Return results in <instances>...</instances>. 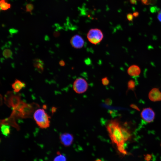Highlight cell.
Returning a JSON list of instances; mask_svg holds the SVG:
<instances>
[{
	"mask_svg": "<svg viewBox=\"0 0 161 161\" xmlns=\"http://www.w3.org/2000/svg\"><path fill=\"white\" fill-rule=\"evenodd\" d=\"M106 128L112 142L117 146V148L124 146L125 142L123 139L121 131V126L116 119L108 121Z\"/></svg>",
	"mask_w": 161,
	"mask_h": 161,
	"instance_id": "cell-1",
	"label": "cell"
},
{
	"mask_svg": "<svg viewBox=\"0 0 161 161\" xmlns=\"http://www.w3.org/2000/svg\"><path fill=\"white\" fill-rule=\"evenodd\" d=\"M13 109L12 115L25 118L30 116L34 110V107L32 104H27L21 101L17 106Z\"/></svg>",
	"mask_w": 161,
	"mask_h": 161,
	"instance_id": "cell-2",
	"label": "cell"
},
{
	"mask_svg": "<svg viewBox=\"0 0 161 161\" xmlns=\"http://www.w3.org/2000/svg\"><path fill=\"white\" fill-rule=\"evenodd\" d=\"M33 118L40 128L46 129L49 126L50 117L43 109H37L34 113Z\"/></svg>",
	"mask_w": 161,
	"mask_h": 161,
	"instance_id": "cell-3",
	"label": "cell"
},
{
	"mask_svg": "<svg viewBox=\"0 0 161 161\" xmlns=\"http://www.w3.org/2000/svg\"><path fill=\"white\" fill-rule=\"evenodd\" d=\"M104 37L102 31L97 28H92L89 30L87 34V38L91 44L96 45L100 43Z\"/></svg>",
	"mask_w": 161,
	"mask_h": 161,
	"instance_id": "cell-4",
	"label": "cell"
},
{
	"mask_svg": "<svg viewBox=\"0 0 161 161\" xmlns=\"http://www.w3.org/2000/svg\"><path fill=\"white\" fill-rule=\"evenodd\" d=\"M88 88V84L84 78L79 77L74 81L73 84V89L76 93L82 94L85 92Z\"/></svg>",
	"mask_w": 161,
	"mask_h": 161,
	"instance_id": "cell-5",
	"label": "cell"
},
{
	"mask_svg": "<svg viewBox=\"0 0 161 161\" xmlns=\"http://www.w3.org/2000/svg\"><path fill=\"white\" fill-rule=\"evenodd\" d=\"M155 117V113L153 109L150 108H146L143 109L141 113V117L143 120L147 123L152 122Z\"/></svg>",
	"mask_w": 161,
	"mask_h": 161,
	"instance_id": "cell-6",
	"label": "cell"
},
{
	"mask_svg": "<svg viewBox=\"0 0 161 161\" xmlns=\"http://www.w3.org/2000/svg\"><path fill=\"white\" fill-rule=\"evenodd\" d=\"M59 139L60 143L65 147L70 146L74 141L73 135L69 133H61L60 135Z\"/></svg>",
	"mask_w": 161,
	"mask_h": 161,
	"instance_id": "cell-7",
	"label": "cell"
},
{
	"mask_svg": "<svg viewBox=\"0 0 161 161\" xmlns=\"http://www.w3.org/2000/svg\"><path fill=\"white\" fill-rule=\"evenodd\" d=\"M70 42L72 46L76 49L82 48L85 43L83 38L78 34H76L72 36L70 40Z\"/></svg>",
	"mask_w": 161,
	"mask_h": 161,
	"instance_id": "cell-8",
	"label": "cell"
},
{
	"mask_svg": "<svg viewBox=\"0 0 161 161\" xmlns=\"http://www.w3.org/2000/svg\"><path fill=\"white\" fill-rule=\"evenodd\" d=\"M5 101L8 106L12 107L13 108L17 106L21 100L19 96L12 94L8 95V97H5Z\"/></svg>",
	"mask_w": 161,
	"mask_h": 161,
	"instance_id": "cell-9",
	"label": "cell"
},
{
	"mask_svg": "<svg viewBox=\"0 0 161 161\" xmlns=\"http://www.w3.org/2000/svg\"><path fill=\"white\" fill-rule=\"evenodd\" d=\"M148 97L149 100L153 102L160 101L161 100V92L158 88H153L149 92Z\"/></svg>",
	"mask_w": 161,
	"mask_h": 161,
	"instance_id": "cell-10",
	"label": "cell"
},
{
	"mask_svg": "<svg viewBox=\"0 0 161 161\" xmlns=\"http://www.w3.org/2000/svg\"><path fill=\"white\" fill-rule=\"evenodd\" d=\"M127 72L129 75L135 77L140 75L141 72V70L138 66L132 65L128 68Z\"/></svg>",
	"mask_w": 161,
	"mask_h": 161,
	"instance_id": "cell-11",
	"label": "cell"
},
{
	"mask_svg": "<svg viewBox=\"0 0 161 161\" xmlns=\"http://www.w3.org/2000/svg\"><path fill=\"white\" fill-rule=\"evenodd\" d=\"M25 86V83L17 79L12 84V87L15 92H18Z\"/></svg>",
	"mask_w": 161,
	"mask_h": 161,
	"instance_id": "cell-12",
	"label": "cell"
},
{
	"mask_svg": "<svg viewBox=\"0 0 161 161\" xmlns=\"http://www.w3.org/2000/svg\"><path fill=\"white\" fill-rule=\"evenodd\" d=\"M33 65L36 69L40 72L44 70V64L42 61L39 59H35L33 61Z\"/></svg>",
	"mask_w": 161,
	"mask_h": 161,
	"instance_id": "cell-13",
	"label": "cell"
},
{
	"mask_svg": "<svg viewBox=\"0 0 161 161\" xmlns=\"http://www.w3.org/2000/svg\"><path fill=\"white\" fill-rule=\"evenodd\" d=\"M1 129L2 134L4 136H8L10 134V125L3 123H1Z\"/></svg>",
	"mask_w": 161,
	"mask_h": 161,
	"instance_id": "cell-14",
	"label": "cell"
},
{
	"mask_svg": "<svg viewBox=\"0 0 161 161\" xmlns=\"http://www.w3.org/2000/svg\"><path fill=\"white\" fill-rule=\"evenodd\" d=\"M121 131L123 139L126 142L131 137V134L128 129L122 126Z\"/></svg>",
	"mask_w": 161,
	"mask_h": 161,
	"instance_id": "cell-15",
	"label": "cell"
},
{
	"mask_svg": "<svg viewBox=\"0 0 161 161\" xmlns=\"http://www.w3.org/2000/svg\"><path fill=\"white\" fill-rule=\"evenodd\" d=\"M0 6L1 9L3 10H5L10 8L11 5L5 0H0Z\"/></svg>",
	"mask_w": 161,
	"mask_h": 161,
	"instance_id": "cell-16",
	"label": "cell"
},
{
	"mask_svg": "<svg viewBox=\"0 0 161 161\" xmlns=\"http://www.w3.org/2000/svg\"><path fill=\"white\" fill-rule=\"evenodd\" d=\"M57 156L54 158L53 161H66V158L60 152L58 151Z\"/></svg>",
	"mask_w": 161,
	"mask_h": 161,
	"instance_id": "cell-17",
	"label": "cell"
},
{
	"mask_svg": "<svg viewBox=\"0 0 161 161\" xmlns=\"http://www.w3.org/2000/svg\"><path fill=\"white\" fill-rule=\"evenodd\" d=\"M135 83L133 80H129L128 83L127 87L129 90H133L135 88Z\"/></svg>",
	"mask_w": 161,
	"mask_h": 161,
	"instance_id": "cell-18",
	"label": "cell"
},
{
	"mask_svg": "<svg viewBox=\"0 0 161 161\" xmlns=\"http://www.w3.org/2000/svg\"><path fill=\"white\" fill-rule=\"evenodd\" d=\"M12 52L9 49H4L3 52V56L6 58H10L12 55Z\"/></svg>",
	"mask_w": 161,
	"mask_h": 161,
	"instance_id": "cell-19",
	"label": "cell"
},
{
	"mask_svg": "<svg viewBox=\"0 0 161 161\" xmlns=\"http://www.w3.org/2000/svg\"><path fill=\"white\" fill-rule=\"evenodd\" d=\"M101 82L103 86H106L109 84V80L108 77H104L102 79Z\"/></svg>",
	"mask_w": 161,
	"mask_h": 161,
	"instance_id": "cell-20",
	"label": "cell"
},
{
	"mask_svg": "<svg viewBox=\"0 0 161 161\" xmlns=\"http://www.w3.org/2000/svg\"><path fill=\"white\" fill-rule=\"evenodd\" d=\"M33 8V5L32 4H28L26 6V11L27 12L31 13Z\"/></svg>",
	"mask_w": 161,
	"mask_h": 161,
	"instance_id": "cell-21",
	"label": "cell"
},
{
	"mask_svg": "<svg viewBox=\"0 0 161 161\" xmlns=\"http://www.w3.org/2000/svg\"><path fill=\"white\" fill-rule=\"evenodd\" d=\"M142 3L145 5L151 4L152 0H141Z\"/></svg>",
	"mask_w": 161,
	"mask_h": 161,
	"instance_id": "cell-22",
	"label": "cell"
},
{
	"mask_svg": "<svg viewBox=\"0 0 161 161\" xmlns=\"http://www.w3.org/2000/svg\"><path fill=\"white\" fill-rule=\"evenodd\" d=\"M127 18L129 21H131L133 19V15L131 13H129L127 15Z\"/></svg>",
	"mask_w": 161,
	"mask_h": 161,
	"instance_id": "cell-23",
	"label": "cell"
},
{
	"mask_svg": "<svg viewBox=\"0 0 161 161\" xmlns=\"http://www.w3.org/2000/svg\"><path fill=\"white\" fill-rule=\"evenodd\" d=\"M150 11L152 13L156 12L158 10V8L156 7H151L150 8Z\"/></svg>",
	"mask_w": 161,
	"mask_h": 161,
	"instance_id": "cell-24",
	"label": "cell"
},
{
	"mask_svg": "<svg viewBox=\"0 0 161 161\" xmlns=\"http://www.w3.org/2000/svg\"><path fill=\"white\" fill-rule=\"evenodd\" d=\"M130 107L138 111H140V109L138 107L134 104H131L130 105Z\"/></svg>",
	"mask_w": 161,
	"mask_h": 161,
	"instance_id": "cell-25",
	"label": "cell"
},
{
	"mask_svg": "<svg viewBox=\"0 0 161 161\" xmlns=\"http://www.w3.org/2000/svg\"><path fill=\"white\" fill-rule=\"evenodd\" d=\"M60 66H64L65 65V63L63 60H61L59 62Z\"/></svg>",
	"mask_w": 161,
	"mask_h": 161,
	"instance_id": "cell-26",
	"label": "cell"
},
{
	"mask_svg": "<svg viewBox=\"0 0 161 161\" xmlns=\"http://www.w3.org/2000/svg\"><path fill=\"white\" fill-rule=\"evenodd\" d=\"M157 18L158 20L161 22V13L159 12L157 16Z\"/></svg>",
	"mask_w": 161,
	"mask_h": 161,
	"instance_id": "cell-27",
	"label": "cell"
},
{
	"mask_svg": "<svg viewBox=\"0 0 161 161\" xmlns=\"http://www.w3.org/2000/svg\"><path fill=\"white\" fill-rule=\"evenodd\" d=\"M151 158V156L150 155L147 154V155L145 157V160L147 161H149L150 160Z\"/></svg>",
	"mask_w": 161,
	"mask_h": 161,
	"instance_id": "cell-28",
	"label": "cell"
},
{
	"mask_svg": "<svg viewBox=\"0 0 161 161\" xmlns=\"http://www.w3.org/2000/svg\"><path fill=\"white\" fill-rule=\"evenodd\" d=\"M133 16L135 17H138L139 15V13L137 12H134L133 13Z\"/></svg>",
	"mask_w": 161,
	"mask_h": 161,
	"instance_id": "cell-29",
	"label": "cell"
},
{
	"mask_svg": "<svg viewBox=\"0 0 161 161\" xmlns=\"http://www.w3.org/2000/svg\"><path fill=\"white\" fill-rule=\"evenodd\" d=\"M130 2L132 4H136L137 3L136 0H130Z\"/></svg>",
	"mask_w": 161,
	"mask_h": 161,
	"instance_id": "cell-30",
	"label": "cell"
},
{
	"mask_svg": "<svg viewBox=\"0 0 161 161\" xmlns=\"http://www.w3.org/2000/svg\"><path fill=\"white\" fill-rule=\"evenodd\" d=\"M95 161H102L100 159H97Z\"/></svg>",
	"mask_w": 161,
	"mask_h": 161,
	"instance_id": "cell-31",
	"label": "cell"
},
{
	"mask_svg": "<svg viewBox=\"0 0 161 161\" xmlns=\"http://www.w3.org/2000/svg\"><path fill=\"white\" fill-rule=\"evenodd\" d=\"M161 13V10L160 11Z\"/></svg>",
	"mask_w": 161,
	"mask_h": 161,
	"instance_id": "cell-32",
	"label": "cell"
},
{
	"mask_svg": "<svg viewBox=\"0 0 161 161\" xmlns=\"http://www.w3.org/2000/svg\"><path fill=\"white\" fill-rule=\"evenodd\" d=\"M139 0V1H140V0Z\"/></svg>",
	"mask_w": 161,
	"mask_h": 161,
	"instance_id": "cell-33",
	"label": "cell"
},
{
	"mask_svg": "<svg viewBox=\"0 0 161 161\" xmlns=\"http://www.w3.org/2000/svg\"></svg>",
	"mask_w": 161,
	"mask_h": 161,
	"instance_id": "cell-34",
	"label": "cell"
}]
</instances>
